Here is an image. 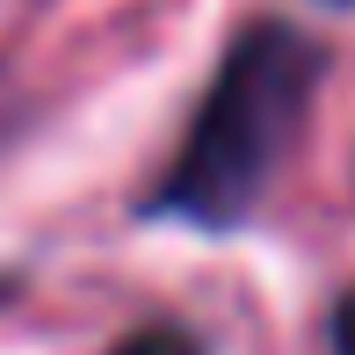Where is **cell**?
Segmentation results:
<instances>
[{
  "mask_svg": "<svg viewBox=\"0 0 355 355\" xmlns=\"http://www.w3.org/2000/svg\"><path fill=\"white\" fill-rule=\"evenodd\" d=\"M341 8H355V0H341Z\"/></svg>",
  "mask_w": 355,
  "mask_h": 355,
  "instance_id": "277c9868",
  "label": "cell"
},
{
  "mask_svg": "<svg viewBox=\"0 0 355 355\" xmlns=\"http://www.w3.org/2000/svg\"><path fill=\"white\" fill-rule=\"evenodd\" d=\"M327 348H334V355H355V290L334 304V319H327Z\"/></svg>",
  "mask_w": 355,
  "mask_h": 355,
  "instance_id": "3957f363",
  "label": "cell"
},
{
  "mask_svg": "<svg viewBox=\"0 0 355 355\" xmlns=\"http://www.w3.org/2000/svg\"><path fill=\"white\" fill-rule=\"evenodd\" d=\"M109 355H203V341L182 334V327H138V334H123Z\"/></svg>",
  "mask_w": 355,
  "mask_h": 355,
  "instance_id": "7a4b0ae2",
  "label": "cell"
},
{
  "mask_svg": "<svg viewBox=\"0 0 355 355\" xmlns=\"http://www.w3.org/2000/svg\"><path fill=\"white\" fill-rule=\"evenodd\" d=\"M319 87V44L290 22H254L232 37L211 94L189 116L182 153L159 174L153 211L189 218V225H239L261 203L276 159L290 153L304 123V102Z\"/></svg>",
  "mask_w": 355,
  "mask_h": 355,
  "instance_id": "6da1fadb",
  "label": "cell"
}]
</instances>
